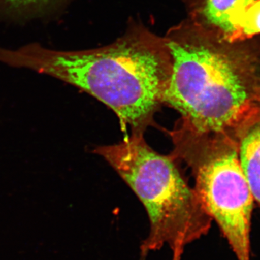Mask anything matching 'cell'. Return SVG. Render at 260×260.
I'll return each instance as SVG.
<instances>
[{
    "instance_id": "obj_6",
    "label": "cell",
    "mask_w": 260,
    "mask_h": 260,
    "mask_svg": "<svg viewBox=\"0 0 260 260\" xmlns=\"http://www.w3.org/2000/svg\"><path fill=\"white\" fill-rule=\"evenodd\" d=\"M254 0H205L203 15L208 23L232 40L238 22Z\"/></svg>"
},
{
    "instance_id": "obj_7",
    "label": "cell",
    "mask_w": 260,
    "mask_h": 260,
    "mask_svg": "<svg viewBox=\"0 0 260 260\" xmlns=\"http://www.w3.org/2000/svg\"><path fill=\"white\" fill-rule=\"evenodd\" d=\"M70 0H0V19L24 22L42 18L64 9Z\"/></svg>"
},
{
    "instance_id": "obj_2",
    "label": "cell",
    "mask_w": 260,
    "mask_h": 260,
    "mask_svg": "<svg viewBox=\"0 0 260 260\" xmlns=\"http://www.w3.org/2000/svg\"><path fill=\"white\" fill-rule=\"evenodd\" d=\"M172 74L164 95L167 104L193 129L236 130L260 102V70L255 61L213 47L200 37L165 42Z\"/></svg>"
},
{
    "instance_id": "obj_4",
    "label": "cell",
    "mask_w": 260,
    "mask_h": 260,
    "mask_svg": "<svg viewBox=\"0 0 260 260\" xmlns=\"http://www.w3.org/2000/svg\"><path fill=\"white\" fill-rule=\"evenodd\" d=\"M172 155L190 168L194 189L237 260H251L254 200L244 177L235 138L193 129L179 120L169 133Z\"/></svg>"
},
{
    "instance_id": "obj_1",
    "label": "cell",
    "mask_w": 260,
    "mask_h": 260,
    "mask_svg": "<svg viewBox=\"0 0 260 260\" xmlns=\"http://www.w3.org/2000/svg\"><path fill=\"white\" fill-rule=\"evenodd\" d=\"M0 62L79 88L114 111L132 134L144 135L153 124L172 74L166 44L133 37L88 50H56L37 42L0 47Z\"/></svg>"
},
{
    "instance_id": "obj_9",
    "label": "cell",
    "mask_w": 260,
    "mask_h": 260,
    "mask_svg": "<svg viewBox=\"0 0 260 260\" xmlns=\"http://www.w3.org/2000/svg\"><path fill=\"white\" fill-rule=\"evenodd\" d=\"M183 249H174L173 250V259L172 260H181V256H182Z\"/></svg>"
},
{
    "instance_id": "obj_5",
    "label": "cell",
    "mask_w": 260,
    "mask_h": 260,
    "mask_svg": "<svg viewBox=\"0 0 260 260\" xmlns=\"http://www.w3.org/2000/svg\"><path fill=\"white\" fill-rule=\"evenodd\" d=\"M234 138L244 177L260 206V102L238 126Z\"/></svg>"
},
{
    "instance_id": "obj_8",
    "label": "cell",
    "mask_w": 260,
    "mask_h": 260,
    "mask_svg": "<svg viewBox=\"0 0 260 260\" xmlns=\"http://www.w3.org/2000/svg\"><path fill=\"white\" fill-rule=\"evenodd\" d=\"M260 34V0H254L244 12L232 40L246 39Z\"/></svg>"
},
{
    "instance_id": "obj_3",
    "label": "cell",
    "mask_w": 260,
    "mask_h": 260,
    "mask_svg": "<svg viewBox=\"0 0 260 260\" xmlns=\"http://www.w3.org/2000/svg\"><path fill=\"white\" fill-rule=\"evenodd\" d=\"M93 152L110 164L146 210L150 230L140 246L143 259L167 244L172 251L184 249L209 232L212 219L183 177L177 159L155 151L144 135L132 134Z\"/></svg>"
}]
</instances>
